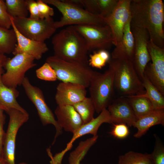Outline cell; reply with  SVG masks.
Segmentation results:
<instances>
[{
  "label": "cell",
  "instance_id": "52a82bcc",
  "mask_svg": "<svg viewBox=\"0 0 164 164\" xmlns=\"http://www.w3.org/2000/svg\"><path fill=\"white\" fill-rule=\"evenodd\" d=\"M10 17L16 28L21 34L35 41L45 42L56 29L54 26L55 21L52 17L43 19L29 17Z\"/></svg>",
  "mask_w": 164,
  "mask_h": 164
},
{
  "label": "cell",
  "instance_id": "44dd1931",
  "mask_svg": "<svg viewBox=\"0 0 164 164\" xmlns=\"http://www.w3.org/2000/svg\"><path fill=\"white\" fill-rule=\"evenodd\" d=\"M158 125H164V109L154 110L138 119L133 126L137 129V132L134 135V137L141 138L151 127Z\"/></svg>",
  "mask_w": 164,
  "mask_h": 164
},
{
  "label": "cell",
  "instance_id": "6da1fadb",
  "mask_svg": "<svg viewBox=\"0 0 164 164\" xmlns=\"http://www.w3.org/2000/svg\"><path fill=\"white\" fill-rule=\"evenodd\" d=\"M131 26L145 29L151 40L164 48V5L162 0H131Z\"/></svg>",
  "mask_w": 164,
  "mask_h": 164
},
{
  "label": "cell",
  "instance_id": "60d3db41",
  "mask_svg": "<svg viewBox=\"0 0 164 164\" xmlns=\"http://www.w3.org/2000/svg\"><path fill=\"white\" fill-rule=\"evenodd\" d=\"M19 164H28L26 162H22L19 163Z\"/></svg>",
  "mask_w": 164,
  "mask_h": 164
},
{
  "label": "cell",
  "instance_id": "e0dca14e",
  "mask_svg": "<svg viewBox=\"0 0 164 164\" xmlns=\"http://www.w3.org/2000/svg\"><path fill=\"white\" fill-rule=\"evenodd\" d=\"M11 19L12 27L15 32L17 39V44L12 54L15 55L19 53H26L32 56L35 60H40L43 54L49 50L45 42L35 41L23 36L16 29L11 18Z\"/></svg>",
  "mask_w": 164,
  "mask_h": 164
},
{
  "label": "cell",
  "instance_id": "74e56055",
  "mask_svg": "<svg viewBox=\"0 0 164 164\" xmlns=\"http://www.w3.org/2000/svg\"><path fill=\"white\" fill-rule=\"evenodd\" d=\"M5 116L3 112L0 114V160L3 159V148L5 133L4 130Z\"/></svg>",
  "mask_w": 164,
  "mask_h": 164
},
{
  "label": "cell",
  "instance_id": "603a6c76",
  "mask_svg": "<svg viewBox=\"0 0 164 164\" xmlns=\"http://www.w3.org/2000/svg\"><path fill=\"white\" fill-rule=\"evenodd\" d=\"M19 93L16 89L6 86L0 77V108L7 113L10 109H15L27 112L18 103L16 98Z\"/></svg>",
  "mask_w": 164,
  "mask_h": 164
},
{
  "label": "cell",
  "instance_id": "f546056e",
  "mask_svg": "<svg viewBox=\"0 0 164 164\" xmlns=\"http://www.w3.org/2000/svg\"><path fill=\"white\" fill-rule=\"evenodd\" d=\"M110 59V54L107 50H100L90 55L88 63L92 67L101 69Z\"/></svg>",
  "mask_w": 164,
  "mask_h": 164
},
{
  "label": "cell",
  "instance_id": "8fae6325",
  "mask_svg": "<svg viewBox=\"0 0 164 164\" xmlns=\"http://www.w3.org/2000/svg\"><path fill=\"white\" fill-rule=\"evenodd\" d=\"M9 120L5 133L3 148V159L6 164H15V150L17 134L19 128L29 118L27 112L12 109L7 113Z\"/></svg>",
  "mask_w": 164,
  "mask_h": 164
},
{
  "label": "cell",
  "instance_id": "d6986e66",
  "mask_svg": "<svg viewBox=\"0 0 164 164\" xmlns=\"http://www.w3.org/2000/svg\"><path fill=\"white\" fill-rule=\"evenodd\" d=\"M131 18L125 26L121 40L115 46L111 53V58L125 60L132 62L134 39L131 30Z\"/></svg>",
  "mask_w": 164,
  "mask_h": 164
},
{
  "label": "cell",
  "instance_id": "b9f144b4",
  "mask_svg": "<svg viewBox=\"0 0 164 164\" xmlns=\"http://www.w3.org/2000/svg\"><path fill=\"white\" fill-rule=\"evenodd\" d=\"M3 111L0 108V114L3 113Z\"/></svg>",
  "mask_w": 164,
  "mask_h": 164
},
{
  "label": "cell",
  "instance_id": "7a4b0ae2",
  "mask_svg": "<svg viewBox=\"0 0 164 164\" xmlns=\"http://www.w3.org/2000/svg\"><path fill=\"white\" fill-rule=\"evenodd\" d=\"M54 56L70 62L88 64L86 42L74 25L68 26L53 37Z\"/></svg>",
  "mask_w": 164,
  "mask_h": 164
},
{
  "label": "cell",
  "instance_id": "ffe728a7",
  "mask_svg": "<svg viewBox=\"0 0 164 164\" xmlns=\"http://www.w3.org/2000/svg\"><path fill=\"white\" fill-rule=\"evenodd\" d=\"M104 123L113 124L110 113L107 108L103 109L99 115L89 122L83 124L73 134V136L63 150L66 153L72 148L73 142L77 139L84 135L91 134L93 136L97 135L98 128Z\"/></svg>",
  "mask_w": 164,
  "mask_h": 164
},
{
  "label": "cell",
  "instance_id": "8d00e7d4",
  "mask_svg": "<svg viewBox=\"0 0 164 164\" xmlns=\"http://www.w3.org/2000/svg\"><path fill=\"white\" fill-rule=\"evenodd\" d=\"M27 9L30 14L29 18L34 19H40L36 1L34 0H26Z\"/></svg>",
  "mask_w": 164,
  "mask_h": 164
},
{
  "label": "cell",
  "instance_id": "cb8c5ba5",
  "mask_svg": "<svg viewBox=\"0 0 164 164\" xmlns=\"http://www.w3.org/2000/svg\"><path fill=\"white\" fill-rule=\"evenodd\" d=\"M145 92L141 95L148 98L154 110L164 109V95L144 75L141 79Z\"/></svg>",
  "mask_w": 164,
  "mask_h": 164
},
{
  "label": "cell",
  "instance_id": "5bb4252c",
  "mask_svg": "<svg viewBox=\"0 0 164 164\" xmlns=\"http://www.w3.org/2000/svg\"><path fill=\"white\" fill-rule=\"evenodd\" d=\"M134 39V56L132 62L134 68L141 80L144 70L151 59L147 48L150 39L149 33L145 29L131 27Z\"/></svg>",
  "mask_w": 164,
  "mask_h": 164
},
{
  "label": "cell",
  "instance_id": "484cf974",
  "mask_svg": "<svg viewBox=\"0 0 164 164\" xmlns=\"http://www.w3.org/2000/svg\"><path fill=\"white\" fill-rule=\"evenodd\" d=\"M16 44V36L14 30L0 26V54L12 53Z\"/></svg>",
  "mask_w": 164,
  "mask_h": 164
},
{
  "label": "cell",
  "instance_id": "d6a6232c",
  "mask_svg": "<svg viewBox=\"0 0 164 164\" xmlns=\"http://www.w3.org/2000/svg\"><path fill=\"white\" fill-rule=\"evenodd\" d=\"M155 141L153 152L151 154L153 164H164V146L160 139L155 134Z\"/></svg>",
  "mask_w": 164,
  "mask_h": 164
},
{
  "label": "cell",
  "instance_id": "4316f807",
  "mask_svg": "<svg viewBox=\"0 0 164 164\" xmlns=\"http://www.w3.org/2000/svg\"><path fill=\"white\" fill-rule=\"evenodd\" d=\"M73 106L80 116L83 124L89 122L94 118L95 109L94 104L90 97H86Z\"/></svg>",
  "mask_w": 164,
  "mask_h": 164
},
{
  "label": "cell",
  "instance_id": "ac0fdd59",
  "mask_svg": "<svg viewBox=\"0 0 164 164\" xmlns=\"http://www.w3.org/2000/svg\"><path fill=\"white\" fill-rule=\"evenodd\" d=\"M54 112L58 124L66 131L73 133L83 124L80 116L72 105H57Z\"/></svg>",
  "mask_w": 164,
  "mask_h": 164
},
{
  "label": "cell",
  "instance_id": "9c48e42d",
  "mask_svg": "<svg viewBox=\"0 0 164 164\" xmlns=\"http://www.w3.org/2000/svg\"><path fill=\"white\" fill-rule=\"evenodd\" d=\"M84 39L88 51L107 50L113 44L111 29L107 25H74Z\"/></svg>",
  "mask_w": 164,
  "mask_h": 164
},
{
  "label": "cell",
  "instance_id": "8992f818",
  "mask_svg": "<svg viewBox=\"0 0 164 164\" xmlns=\"http://www.w3.org/2000/svg\"><path fill=\"white\" fill-rule=\"evenodd\" d=\"M114 59L115 63L114 89L123 97L145 94V91L142 81L132 62L125 60Z\"/></svg>",
  "mask_w": 164,
  "mask_h": 164
},
{
  "label": "cell",
  "instance_id": "277c9868",
  "mask_svg": "<svg viewBox=\"0 0 164 164\" xmlns=\"http://www.w3.org/2000/svg\"><path fill=\"white\" fill-rule=\"evenodd\" d=\"M42 0L47 4L56 7L61 13L62 17L60 20L54 22V26L56 29L67 25H107L104 17L90 13L67 0Z\"/></svg>",
  "mask_w": 164,
  "mask_h": 164
},
{
  "label": "cell",
  "instance_id": "7c38bea8",
  "mask_svg": "<svg viewBox=\"0 0 164 164\" xmlns=\"http://www.w3.org/2000/svg\"><path fill=\"white\" fill-rule=\"evenodd\" d=\"M147 48L151 62L146 65L144 74L164 95V48L149 40Z\"/></svg>",
  "mask_w": 164,
  "mask_h": 164
},
{
  "label": "cell",
  "instance_id": "4dcf8cb0",
  "mask_svg": "<svg viewBox=\"0 0 164 164\" xmlns=\"http://www.w3.org/2000/svg\"><path fill=\"white\" fill-rule=\"evenodd\" d=\"M91 147L87 142H80L76 149L70 153L68 159L69 164H80Z\"/></svg>",
  "mask_w": 164,
  "mask_h": 164
},
{
  "label": "cell",
  "instance_id": "f35d334b",
  "mask_svg": "<svg viewBox=\"0 0 164 164\" xmlns=\"http://www.w3.org/2000/svg\"><path fill=\"white\" fill-rule=\"evenodd\" d=\"M5 54H0V77H1L3 72V68L9 59Z\"/></svg>",
  "mask_w": 164,
  "mask_h": 164
},
{
  "label": "cell",
  "instance_id": "5b68a950",
  "mask_svg": "<svg viewBox=\"0 0 164 164\" xmlns=\"http://www.w3.org/2000/svg\"><path fill=\"white\" fill-rule=\"evenodd\" d=\"M46 62L54 69L57 79L88 87L94 72L88 64L67 61L54 56L47 57Z\"/></svg>",
  "mask_w": 164,
  "mask_h": 164
},
{
  "label": "cell",
  "instance_id": "f1b7e54d",
  "mask_svg": "<svg viewBox=\"0 0 164 164\" xmlns=\"http://www.w3.org/2000/svg\"><path fill=\"white\" fill-rule=\"evenodd\" d=\"M7 12L13 18L27 17L28 11L24 0H6Z\"/></svg>",
  "mask_w": 164,
  "mask_h": 164
},
{
  "label": "cell",
  "instance_id": "7402d4cb",
  "mask_svg": "<svg viewBox=\"0 0 164 164\" xmlns=\"http://www.w3.org/2000/svg\"><path fill=\"white\" fill-rule=\"evenodd\" d=\"M81 6L92 14L103 17L109 15L112 11L118 0H79Z\"/></svg>",
  "mask_w": 164,
  "mask_h": 164
},
{
  "label": "cell",
  "instance_id": "83f0119b",
  "mask_svg": "<svg viewBox=\"0 0 164 164\" xmlns=\"http://www.w3.org/2000/svg\"><path fill=\"white\" fill-rule=\"evenodd\" d=\"M118 164H153L151 154L129 151L119 156Z\"/></svg>",
  "mask_w": 164,
  "mask_h": 164
},
{
  "label": "cell",
  "instance_id": "836d02e7",
  "mask_svg": "<svg viewBox=\"0 0 164 164\" xmlns=\"http://www.w3.org/2000/svg\"><path fill=\"white\" fill-rule=\"evenodd\" d=\"M110 134L114 137L119 139H124L129 134L128 126L122 123L113 124V126Z\"/></svg>",
  "mask_w": 164,
  "mask_h": 164
},
{
  "label": "cell",
  "instance_id": "1f68e13d",
  "mask_svg": "<svg viewBox=\"0 0 164 164\" xmlns=\"http://www.w3.org/2000/svg\"><path fill=\"white\" fill-rule=\"evenodd\" d=\"M36 73L37 77L41 80L54 81L57 80L55 70L46 62L36 70Z\"/></svg>",
  "mask_w": 164,
  "mask_h": 164
},
{
  "label": "cell",
  "instance_id": "d4e9b609",
  "mask_svg": "<svg viewBox=\"0 0 164 164\" xmlns=\"http://www.w3.org/2000/svg\"><path fill=\"white\" fill-rule=\"evenodd\" d=\"M126 97L137 120L154 110L150 101L145 97L139 95Z\"/></svg>",
  "mask_w": 164,
  "mask_h": 164
},
{
  "label": "cell",
  "instance_id": "30bf717a",
  "mask_svg": "<svg viewBox=\"0 0 164 164\" xmlns=\"http://www.w3.org/2000/svg\"><path fill=\"white\" fill-rule=\"evenodd\" d=\"M22 85L28 97L36 107L43 124L44 125L52 124L55 127L56 133L54 142L56 138L62 134V128L58 124L46 104L42 91L39 87L32 84L26 77L24 79Z\"/></svg>",
  "mask_w": 164,
  "mask_h": 164
},
{
  "label": "cell",
  "instance_id": "d590c367",
  "mask_svg": "<svg viewBox=\"0 0 164 164\" xmlns=\"http://www.w3.org/2000/svg\"><path fill=\"white\" fill-rule=\"evenodd\" d=\"M38 7L39 18L44 19L51 17L54 14L53 9L42 0L36 1Z\"/></svg>",
  "mask_w": 164,
  "mask_h": 164
},
{
  "label": "cell",
  "instance_id": "3957f363",
  "mask_svg": "<svg viewBox=\"0 0 164 164\" xmlns=\"http://www.w3.org/2000/svg\"><path fill=\"white\" fill-rule=\"evenodd\" d=\"M108 63V69L104 73L94 71L88 87L90 97L98 113L107 108L113 101L114 94V59L111 58Z\"/></svg>",
  "mask_w": 164,
  "mask_h": 164
},
{
  "label": "cell",
  "instance_id": "e575fe53",
  "mask_svg": "<svg viewBox=\"0 0 164 164\" xmlns=\"http://www.w3.org/2000/svg\"><path fill=\"white\" fill-rule=\"evenodd\" d=\"M0 26L9 29L12 26L10 16L9 14L5 1L0 0Z\"/></svg>",
  "mask_w": 164,
  "mask_h": 164
},
{
  "label": "cell",
  "instance_id": "4fadbf2b",
  "mask_svg": "<svg viewBox=\"0 0 164 164\" xmlns=\"http://www.w3.org/2000/svg\"><path fill=\"white\" fill-rule=\"evenodd\" d=\"M131 0H119L111 12L104 18L112 34L113 44L116 45L121 40L124 27L131 18Z\"/></svg>",
  "mask_w": 164,
  "mask_h": 164
},
{
  "label": "cell",
  "instance_id": "ba28073f",
  "mask_svg": "<svg viewBox=\"0 0 164 164\" xmlns=\"http://www.w3.org/2000/svg\"><path fill=\"white\" fill-rule=\"evenodd\" d=\"M35 60L32 56L24 53L9 58L4 67L6 72L1 77L2 83L8 87L16 89L22 85L26 72L36 65Z\"/></svg>",
  "mask_w": 164,
  "mask_h": 164
},
{
  "label": "cell",
  "instance_id": "2e32d148",
  "mask_svg": "<svg viewBox=\"0 0 164 164\" xmlns=\"http://www.w3.org/2000/svg\"><path fill=\"white\" fill-rule=\"evenodd\" d=\"M107 108L113 124L122 123L132 127L137 120L126 97L113 100Z\"/></svg>",
  "mask_w": 164,
  "mask_h": 164
},
{
  "label": "cell",
  "instance_id": "9a60e30c",
  "mask_svg": "<svg viewBox=\"0 0 164 164\" xmlns=\"http://www.w3.org/2000/svg\"><path fill=\"white\" fill-rule=\"evenodd\" d=\"M86 88L79 84L61 82L56 87V102L58 105L73 106L86 97Z\"/></svg>",
  "mask_w": 164,
  "mask_h": 164
},
{
  "label": "cell",
  "instance_id": "ab89813d",
  "mask_svg": "<svg viewBox=\"0 0 164 164\" xmlns=\"http://www.w3.org/2000/svg\"><path fill=\"white\" fill-rule=\"evenodd\" d=\"M0 164H6V163L3 159L0 160Z\"/></svg>",
  "mask_w": 164,
  "mask_h": 164
}]
</instances>
